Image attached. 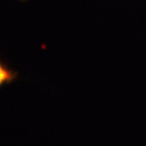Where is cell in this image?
I'll use <instances>...</instances> for the list:
<instances>
[{"label":"cell","instance_id":"6da1fadb","mask_svg":"<svg viewBox=\"0 0 146 146\" xmlns=\"http://www.w3.org/2000/svg\"><path fill=\"white\" fill-rule=\"evenodd\" d=\"M17 76L19 73L0 58V90L5 86L14 82L17 79Z\"/></svg>","mask_w":146,"mask_h":146},{"label":"cell","instance_id":"7a4b0ae2","mask_svg":"<svg viewBox=\"0 0 146 146\" xmlns=\"http://www.w3.org/2000/svg\"><path fill=\"white\" fill-rule=\"evenodd\" d=\"M20 1H26V0H20Z\"/></svg>","mask_w":146,"mask_h":146}]
</instances>
